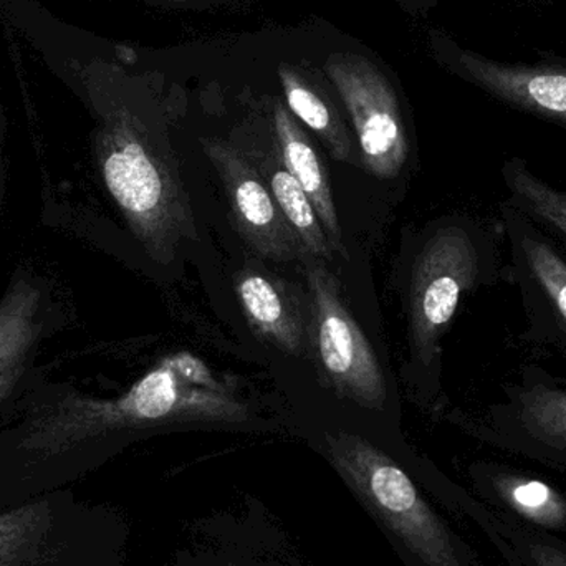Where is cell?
Masks as SVG:
<instances>
[{
	"label": "cell",
	"mask_w": 566,
	"mask_h": 566,
	"mask_svg": "<svg viewBox=\"0 0 566 566\" xmlns=\"http://www.w3.org/2000/svg\"><path fill=\"white\" fill-rule=\"evenodd\" d=\"M0 421V512L95 469L126 436L171 422H244L251 418L234 379L216 375L191 352L171 353L116 398L70 386L23 396Z\"/></svg>",
	"instance_id": "cell-1"
},
{
	"label": "cell",
	"mask_w": 566,
	"mask_h": 566,
	"mask_svg": "<svg viewBox=\"0 0 566 566\" xmlns=\"http://www.w3.org/2000/svg\"><path fill=\"white\" fill-rule=\"evenodd\" d=\"M75 93L98 116L95 151L106 191L146 252L156 261H169L176 244L195 235L181 181L132 113L93 93Z\"/></svg>",
	"instance_id": "cell-2"
},
{
	"label": "cell",
	"mask_w": 566,
	"mask_h": 566,
	"mask_svg": "<svg viewBox=\"0 0 566 566\" xmlns=\"http://www.w3.org/2000/svg\"><path fill=\"white\" fill-rule=\"evenodd\" d=\"M507 283L497 234L469 218L446 219L428 232L409 277L412 361L434 371L441 339L462 298L481 286Z\"/></svg>",
	"instance_id": "cell-3"
},
{
	"label": "cell",
	"mask_w": 566,
	"mask_h": 566,
	"mask_svg": "<svg viewBox=\"0 0 566 566\" xmlns=\"http://www.w3.org/2000/svg\"><path fill=\"white\" fill-rule=\"evenodd\" d=\"M326 454L369 514L424 566H474L408 472L361 436H326Z\"/></svg>",
	"instance_id": "cell-4"
},
{
	"label": "cell",
	"mask_w": 566,
	"mask_h": 566,
	"mask_svg": "<svg viewBox=\"0 0 566 566\" xmlns=\"http://www.w3.org/2000/svg\"><path fill=\"white\" fill-rule=\"evenodd\" d=\"M464 426L495 448L566 468V376L525 363L502 399Z\"/></svg>",
	"instance_id": "cell-5"
},
{
	"label": "cell",
	"mask_w": 566,
	"mask_h": 566,
	"mask_svg": "<svg viewBox=\"0 0 566 566\" xmlns=\"http://www.w3.org/2000/svg\"><path fill=\"white\" fill-rule=\"evenodd\" d=\"M501 228L509 242L507 283L521 293V339L566 356V251L527 216L502 202Z\"/></svg>",
	"instance_id": "cell-6"
},
{
	"label": "cell",
	"mask_w": 566,
	"mask_h": 566,
	"mask_svg": "<svg viewBox=\"0 0 566 566\" xmlns=\"http://www.w3.org/2000/svg\"><path fill=\"white\" fill-rule=\"evenodd\" d=\"M312 296L313 343L326 382L342 398L368 409H382L386 381L378 356L346 308L336 279L315 258L305 259Z\"/></svg>",
	"instance_id": "cell-7"
},
{
	"label": "cell",
	"mask_w": 566,
	"mask_h": 566,
	"mask_svg": "<svg viewBox=\"0 0 566 566\" xmlns=\"http://www.w3.org/2000/svg\"><path fill=\"white\" fill-rule=\"evenodd\" d=\"M92 509L59 489L0 512V566H93Z\"/></svg>",
	"instance_id": "cell-8"
},
{
	"label": "cell",
	"mask_w": 566,
	"mask_h": 566,
	"mask_svg": "<svg viewBox=\"0 0 566 566\" xmlns=\"http://www.w3.org/2000/svg\"><path fill=\"white\" fill-rule=\"evenodd\" d=\"M326 70L355 123L363 165L376 178H396L408 163L409 142L388 80L353 55L332 56Z\"/></svg>",
	"instance_id": "cell-9"
},
{
	"label": "cell",
	"mask_w": 566,
	"mask_h": 566,
	"mask_svg": "<svg viewBox=\"0 0 566 566\" xmlns=\"http://www.w3.org/2000/svg\"><path fill=\"white\" fill-rule=\"evenodd\" d=\"M52 283L32 271H17L0 296V412L22 389L27 371L60 319Z\"/></svg>",
	"instance_id": "cell-10"
},
{
	"label": "cell",
	"mask_w": 566,
	"mask_h": 566,
	"mask_svg": "<svg viewBox=\"0 0 566 566\" xmlns=\"http://www.w3.org/2000/svg\"><path fill=\"white\" fill-rule=\"evenodd\" d=\"M206 153L221 176L235 226L255 254L271 261L295 258L302 245L254 166L226 143H206Z\"/></svg>",
	"instance_id": "cell-11"
},
{
	"label": "cell",
	"mask_w": 566,
	"mask_h": 566,
	"mask_svg": "<svg viewBox=\"0 0 566 566\" xmlns=\"http://www.w3.org/2000/svg\"><path fill=\"white\" fill-rule=\"evenodd\" d=\"M461 62L495 98L566 128V70L501 65L469 53Z\"/></svg>",
	"instance_id": "cell-12"
},
{
	"label": "cell",
	"mask_w": 566,
	"mask_h": 566,
	"mask_svg": "<svg viewBox=\"0 0 566 566\" xmlns=\"http://www.w3.org/2000/svg\"><path fill=\"white\" fill-rule=\"evenodd\" d=\"M474 479L501 511L548 534L566 531V499L547 482L494 462L475 465Z\"/></svg>",
	"instance_id": "cell-13"
},
{
	"label": "cell",
	"mask_w": 566,
	"mask_h": 566,
	"mask_svg": "<svg viewBox=\"0 0 566 566\" xmlns=\"http://www.w3.org/2000/svg\"><path fill=\"white\" fill-rule=\"evenodd\" d=\"M235 290L249 323L259 335L271 339L282 352L302 355L305 346L302 316L281 283L259 272H244Z\"/></svg>",
	"instance_id": "cell-14"
},
{
	"label": "cell",
	"mask_w": 566,
	"mask_h": 566,
	"mask_svg": "<svg viewBox=\"0 0 566 566\" xmlns=\"http://www.w3.org/2000/svg\"><path fill=\"white\" fill-rule=\"evenodd\" d=\"M275 133H277L279 148L283 168L296 179L303 191L308 196L318 214L319 222L325 229L329 244L342 249V226L338 221L335 202H333L332 189L322 161L316 155L315 148L310 145L308 138L293 122L292 116L277 106L275 109Z\"/></svg>",
	"instance_id": "cell-15"
},
{
	"label": "cell",
	"mask_w": 566,
	"mask_h": 566,
	"mask_svg": "<svg viewBox=\"0 0 566 566\" xmlns=\"http://www.w3.org/2000/svg\"><path fill=\"white\" fill-rule=\"evenodd\" d=\"M501 176L509 195L505 202L566 248V191L535 175L522 158L509 159Z\"/></svg>",
	"instance_id": "cell-16"
},
{
	"label": "cell",
	"mask_w": 566,
	"mask_h": 566,
	"mask_svg": "<svg viewBox=\"0 0 566 566\" xmlns=\"http://www.w3.org/2000/svg\"><path fill=\"white\" fill-rule=\"evenodd\" d=\"M469 512L491 537L492 544H502L524 566H566V545L548 532L532 527L501 509H488L478 502L469 504Z\"/></svg>",
	"instance_id": "cell-17"
},
{
	"label": "cell",
	"mask_w": 566,
	"mask_h": 566,
	"mask_svg": "<svg viewBox=\"0 0 566 566\" xmlns=\"http://www.w3.org/2000/svg\"><path fill=\"white\" fill-rule=\"evenodd\" d=\"M265 181L281 209L286 224L298 239L305 254L315 259L329 258V241L318 214L296 179L282 166H265Z\"/></svg>",
	"instance_id": "cell-18"
},
{
	"label": "cell",
	"mask_w": 566,
	"mask_h": 566,
	"mask_svg": "<svg viewBox=\"0 0 566 566\" xmlns=\"http://www.w3.org/2000/svg\"><path fill=\"white\" fill-rule=\"evenodd\" d=\"M281 78L286 103L293 115L298 116L326 143L333 158L348 163L352 159V143L325 99L319 98L292 70L281 69Z\"/></svg>",
	"instance_id": "cell-19"
},
{
	"label": "cell",
	"mask_w": 566,
	"mask_h": 566,
	"mask_svg": "<svg viewBox=\"0 0 566 566\" xmlns=\"http://www.w3.org/2000/svg\"><path fill=\"white\" fill-rule=\"evenodd\" d=\"M495 548H497L499 554H501V557L507 562L509 566H524L521 564V562L517 560V558L514 557V554H512L509 548L504 547V545L495 544Z\"/></svg>",
	"instance_id": "cell-20"
},
{
	"label": "cell",
	"mask_w": 566,
	"mask_h": 566,
	"mask_svg": "<svg viewBox=\"0 0 566 566\" xmlns=\"http://www.w3.org/2000/svg\"><path fill=\"white\" fill-rule=\"evenodd\" d=\"M0 202H2V171H0Z\"/></svg>",
	"instance_id": "cell-21"
}]
</instances>
